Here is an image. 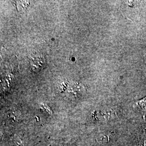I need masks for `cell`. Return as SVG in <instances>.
<instances>
[{
  "label": "cell",
  "mask_w": 146,
  "mask_h": 146,
  "mask_svg": "<svg viewBox=\"0 0 146 146\" xmlns=\"http://www.w3.org/2000/svg\"><path fill=\"white\" fill-rule=\"evenodd\" d=\"M136 107L141 110L142 115L145 116L146 114V97L137 101L136 104Z\"/></svg>",
  "instance_id": "obj_1"
}]
</instances>
